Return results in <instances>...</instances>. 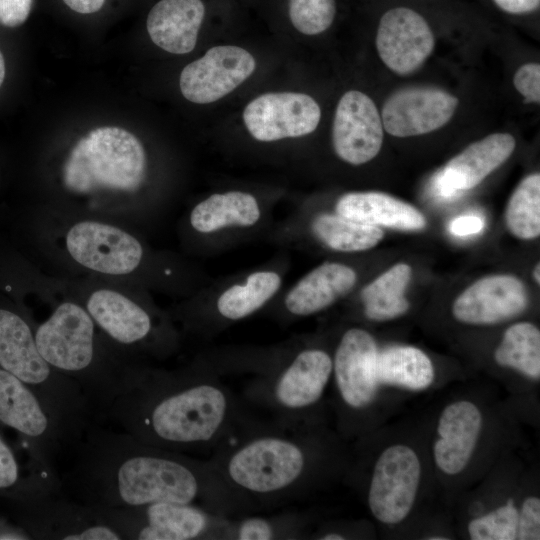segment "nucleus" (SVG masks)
I'll list each match as a JSON object with an SVG mask.
<instances>
[{
    "label": "nucleus",
    "mask_w": 540,
    "mask_h": 540,
    "mask_svg": "<svg viewBox=\"0 0 540 540\" xmlns=\"http://www.w3.org/2000/svg\"><path fill=\"white\" fill-rule=\"evenodd\" d=\"M60 491L85 505L117 508L187 503L236 518L257 513L210 459L146 444L124 431L91 425L72 448Z\"/></svg>",
    "instance_id": "nucleus-1"
},
{
    "label": "nucleus",
    "mask_w": 540,
    "mask_h": 540,
    "mask_svg": "<svg viewBox=\"0 0 540 540\" xmlns=\"http://www.w3.org/2000/svg\"><path fill=\"white\" fill-rule=\"evenodd\" d=\"M257 418L222 378L196 360L174 371L143 366L105 422L146 444L211 456Z\"/></svg>",
    "instance_id": "nucleus-2"
},
{
    "label": "nucleus",
    "mask_w": 540,
    "mask_h": 540,
    "mask_svg": "<svg viewBox=\"0 0 540 540\" xmlns=\"http://www.w3.org/2000/svg\"><path fill=\"white\" fill-rule=\"evenodd\" d=\"M312 426L284 427L257 418L208 458L257 511L296 501L317 468Z\"/></svg>",
    "instance_id": "nucleus-3"
},
{
    "label": "nucleus",
    "mask_w": 540,
    "mask_h": 540,
    "mask_svg": "<svg viewBox=\"0 0 540 540\" xmlns=\"http://www.w3.org/2000/svg\"><path fill=\"white\" fill-rule=\"evenodd\" d=\"M98 330L83 305L65 301L36 328L34 337L42 358L79 387L95 422L102 424L145 364Z\"/></svg>",
    "instance_id": "nucleus-4"
},
{
    "label": "nucleus",
    "mask_w": 540,
    "mask_h": 540,
    "mask_svg": "<svg viewBox=\"0 0 540 540\" xmlns=\"http://www.w3.org/2000/svg\"><path fill=\"white\" fill-rule=\"evenodd\" d=\"M201 361L219 377L249 376L240 398L264 420L284 427L312 426L309 412L320 403L333 371V358L317 347Z\"/></svg>",
    "instance_id": "nucleus-5"
},
{
    "label": "nucleus",
    "mask_w": 540,
    "mask_h": 540,
    "mask_svg": "<svg viewBox=\"0 0 540 540\" xmlns=\"http://www.w3.org/2000/svg\"><path fill=\"white\" fill-rule=\"evenodd\" d=\"M146 155L140 141L120 127H99L80 139L63 166V183L75 194L133 192L143 182Z\"/></svg>",
    "instance_id": "nucleus-6"
},
{
    "label": "nucleus",
    "mask_w": 540,
    "mask_h": 540,
    "mask_svg": "<svg viewBox=\"0 0 540 540\" xmlns=\"http://www.w3.org/2000/svg\"><path fill=\"white\" fill-rule=\"evenodd\" d=\"M102 510L122 540L228 539L232 521V517L187 503L161 502Z\"/></svg>",
    "instance_id": "nucleus-7"
},
{
    "label": "nucleus",
    "mask_w": 540,
    "mask_h": 540,
    "mask_svg": "<svg viewBox=\"0 0 540 540\" xmlns=\"http://www.w3.org/2000/svg\"><path fill=\"white\" fill-rule=\"evenodd\" d=\"M22 528L39 540H122L101 507L77 502L59 492L23 499Z\"/></svg>",
    "instance_id": "nucleus-8"
},
{
    "label": "nucleus",
    "mask_w": 540,
    "mask_h": 540,
    "mask_svg": "<svg viewBox=\"0 0 540 540\" xmlns=\"http://www.w3.org/2000/svg\"><path fill=\"white\" fill-rule=\"evenodd\" d=\"M98 329L127 352L148 349L167 352L173 335L154 321L152 315L128 296L112 290L93 291L83 305Z\"/></svg>",
    "instance_id": "nucleus-9"
},
{
    "label": "nucleus",
    "mask_w": 540,
    "mask_h": 540,
    "mask_svg": "<svg viewBox=\"0 0 540 540\" xmlns=\"http://www.w3.org/2000/svg\"><path fill=\"white\" fill-rule=\"evenodd\" d=\"M421 477L415 451L402 444L385 449L375 462L369 488L368 506L381 523L397 524L410 513Z\"/></svg>",
    "instance_id": "nucleus-10"
},
{
    "label": "nucleus",
    "mask_w": 540,
    "mask_h": 540,
    "mask_svg": "<svg viewBox=\"0 0 540 540\" xmlns=\"http://www.w3.org/2000/svg\"><path fill=\"white\" fill-rule=\"evenodd\" d=\"M71 258L82 267L105 275H126L141 263L143 248L127 231L103 222L84 220L65 236Z\"/></svg>",
    "instance_id": "nucleus-11"
},
{
    "label": "nucleus",
    "mask_w": 540,
    "mask_h": 540,
    "mask_svg": "<svg viewBox=\"0 0 540 540\" xmlns=\"http://www.w3.org/2000/svg\"><path fill=\"white\" fill-rule=\"evenodd\" d=\"M321 109L309 95L296 92L265 93L250 101L243 121L253 138L271 142L312 133Z\"/></svg>",
    "instance_id": "nucleus-12"
},
{
    "label": "nucleus",
    "mask_w": 540,
    "mask_h": 540,
    "mask_svg": "<svg viewBox=\"0 0 540 540\" xmlns=\"http://www.w3.org/2000/svg\"><path fill=\"white\" fill-rule=\"evenodd\" d=\"M255 58L234 45L210 48L180 74L182 95L196 104H209L226 96L254 72Z\"/></svg>",
    "instance_id": "nucleus-13"
},
{
    "label": "nucleus",
    "mask_w": 540,
    "mask_h": 540,
    "mask_svg": "<svg viewBox=\"0 0 540 540\" xmlns=\"http://www.w3.org/2000/svg\"><path fill=\"white\" fill-rule=\"evenodd\" d=\"M375 43L380 59L391 71L408 75L432 54L435 39L421 14L407 7H395L380 18Z\"/></svg>",
    "instance_id": "nucleus-14"
},
{
    "label": "nucleus",
    "mask_w": 540,
    "mask_h": 540,
    "mask_svg": "<svg viewBox=\"0 0 540 540\" xmlns=\"http://www.w3.org/2000/svg\"><path fill=\"white\" fill-rule=\"evenodd\" d=\"M458 106V98L435 87L400 89L385 101L383 128L395 137H412L433 132L446 125Z\"/></svg>",
    "instance_id": "nucleus-15"
},
{
    "label": "nucleus",
    "mask_w": 540,
    "mask_h": 540,
    "mask_svg": "<svg viewBox=\"0 0 540 540\" xmlns=\"http://www.w3.org/2000/svg\"><path fill=\"white\" fill-rule=\"evenodd\" d=\"M332 143L337 156L352 165L377 156L383 143V124L368 95L357 90L342 95L334 115Z\"/></svg>",
    "instance_id": "nucleus-16"
},
{
    "label": "nucleus",
    "mask_w": 540,
    "mask_h": 540,
    "mask_svg": "<svg viewBox=\"0 0 540 540\" xmlns=\"http://www.w3.org/2000/svg\"><path fill=\"white\" fill-rule=\"evenodd\" d=\"M378 351L373 336L362 328H350L341 336L332 374L346 408L358 411L373 402L379 388L375 373Z\"/></svg>",
    "instance_id": "nucleus-17"
},
{
    "label": "nucleus",
    "mask_w": 540,
    "mask_h": 540,
    "mask_svg": "<svg viewBox=\"0 0 540 540\" xmlns=\"http://www.w3.org/2000/svg\"><path fill=\"white\" fill-rule=\"evenodd\" d=\"M527 304L522 281L512 275L497 274L483 277L465 289L454 301L452 313L459 322L487 325L517 316Z\"/></svg>",
    "instance_id": "nucleus-18"
},
{
    "label": "nucleus",
    "mask_w": 540,
    "mask_h": 540,
    "mask_svg": "<svg viewBox=\"0 0 540 540\" xmlns=\"http://www.w3.org/2000/svg\"><path fill=\"white\" fill-rule=\"evenodd\" d=\"M481 428L482 415L474 403L460 400L446 406L433 448L436 466L447 475L460 473L474 452Z\"/></svg>",
    "instance_id": "nucleus-19"
},
{
    "label": "nucleus",
    "mask_w": 540,
    "mask_h": 540,
    "mask_svg": "<svg viewBox=\"0 0 540 540\" xmlns=\"http://www.w3.org/2000/svg\"><path fill=\"white\" fill-rule=\"evenodd\" d=\"M356 280L351 267L337 262L322 263L289 290L284 299L285 310L293 317L318 313L346 295Z\"/></svg>",
    "instance_id": "nucleus-20"
},
{
    "label": "nucleus",
    "mask_w": 540,
    "mask_h": 540,
    "mask_svg": "<svg viewBox=\"0 0 540 540\" xmlns=\"http://www.w3.org/2000/svg\"><path fill=\"white\" fill-rule=\"evenodd\" d=\"M205 14L201 0H161L150 10L147 31L161 49L173 54L191 52Z\"/></svg>",
    "instance_id": "nucleus-21"
},
{
    "label": "nucleus",
    "mask_w": 540,
    "mask_h": 540,
    "mask_svg": "<svg viewBox=\"0 0 540 540\" xmlns=\"http://www.w3.org/2000/svg\"><path fill=\"white\" fill-rule=\"evenodd\" d=\"M515 145L511 134H490L453 157L438 175L459 193L470 190L501 166L511 156Z\"/></svg>",
    "instance_id": "nucleus-22"
},
{
    "label": "nucleus",
    "mask_w": 540,
    "mask_h": 540,
    "mask_svg": "<svg viewBox=\"0 0 540 540\" xmlns=\"http://www.w3.org/2000/svg\"><path fill=\"white\" fill-rule=\"evenodd\" d=\"M337 214L373 226L403 231L425 228L424 215L413 205L382 192H350L336 203Z\"/></svg>",
    "instance_id": "nucleus-23"
},
{
    "label": "nucleus",
    "mask_w": 540,
    "mask_h": 540,
    "mask_svg": "<svg viewBox=\"0 0 540 540\" xmlns=\"http://www.w3.org/2000/svg\"><path fill=\"white\" fill-rule=\"evenodd\" d=\"M260 217L259 203L252 194L228 191L199 202L191 211L190 224L197 232L210 234L228 227H251Z\"/></svg>",
    "instance_id": "nucleus-24"
},
{
    "label": "nucleus",
    "mask_w": 540,
    "mask_h": 540,
    "mask_svg": "<svg viewBox=\"0 0 540 540\" xmlns=\"http://www.w3.org/2000/svg\"><path fill=\"white\" fill-rule=\"evenodd\" d=\"M378 385H394L410 390H424L434 380L430 358L412 346H392L378 351L375 366Z\"/></svg>",
    "instance_id": "nucleus-25"
},
{
    "label": "nucleus",
    "mask_w": 540,
    "mask_h": 540,
    "mask_svg": "<svg viewBox=\"0 0 540 540\" xmlns=\"http://www.w3.org/2000/svg\"><path fill=\"white\" fill-rule=\"evenodd\" d=\"M282 278L270 270L256 271L242 282L227 288L215 303L219 321L235 322L261 309L280 289Z\"/></svg>",
    "instance_id": "nucleus-26"
},
{
    "label": "nucleus",
    "mask_w": 540,
    "mask_h": 540,
    "mask_svg": "<svg viewBox=\"0 0 540 540\" xmlns=\"http://www.w3.org/2000/svg\"><path fill=\"white\" fill-rule=\"evenodd\" d=\"M412 275L411 267L398 263L366 285L361 292L365 316L386 321L407 312L409 302L404 293Z\"/></svg>",
    "instance_id": "nucleus-27"
},
{
    "label": "nucleus",
    "mask_w": 540,
    "mask_h": 540,
    "mask_svg": "<svg viewBox=\"0 0 540 540\" xmlns=\"http://www.w3.org/2000/svg\"><path fill=\"white\" fill-rule=\"evenodd\" d=\"M315 237L339 252H359L375 247L383 239L380 227L357 222L339 214H322L311 225Z\"/></svg>",
    "instance_id": "nucleus-28"
},
{
    "label": "nucleus",
    "mask_w": 540,
    "mask_h": 540,
    "mask_svg": "<svg viewBox=\"0 0 540 540\" xmlns=\"http://www.w3.org/2000/svg\"><path fill=\"white\" fill-rule=\"evenodd\" d=\"M494 358L497 364L517 370L523 375L540 377V331L532 323L519 322L504 333Z\"/></svg>",
    "instance_id": "nucleus-29"
},
{
    "label": "nucleus",
    "mask_w": 540,
    "mask_h": 540,
    "mask_svg": "<svg viewBox=\"0 0 540 540\" xmlns=\"http://www.w3.org/2000/svg\"><path fill=\"white\" fill-rule=\"evenodd\" d=\"M303 517L296 512L272 515L248 514L232 518L228 539L273 540L299 539L304 535Z\"/></svg>",
    "instance_id": "nucleus-30"
},
{
    "label": "nucleus",
    "mask_w": 540,
    "mask_h": 540,
    "mask_svg": "<svg viewBox=\"0 0 540 540\" xmlns=\"http://www.w3.org/2000/svg\"><path fill=\"white\" fill-rule=\"evenodd\" d=\"M509 231L519 239L530 240L540 234V175L525 177L514 190L506 207Z\"/></svg>",
    "instance_id": "nucleus-31"
},
{
    "label": "nucleus",
    "mask_w": 540,
    "mask_h": 540,
    "mask_svg": "<svg viewBox=\"0 0 540 540\" xmlns=\"http://www.w3.org/2000/svg\"><path fill=\"white\" fill-rule=\"evenodd\" d=\"M519 510L512 500L485 515L472 519L468 533L473 540H515L518 535Z\"/></svg>",
    "instance_id": "nucleus-32"
},
{
    "label": "nucleus",
    "mask_w": 540,
    "mask_h": 540,
    "mask_svg": "<svg viewBox=\"0 0 540 540\" xmlns=\"http://www.w3.org/2000/svg\"><path fill=\"white\" fill-rule=\"evenodd\" d=\"M335 0H289V17L294 28L305 35L326 31L335 18Z\"/></svg>",
    "instance_id": "nucleus-33"
},
{
    "label": "nucleus",
    "mask_w": 540,
    "mask_h": 540,
    "mask_svg": "<svg viewBox=\"0 0 540 540\" xmlns=\"http://www.w3.org/2000/svg\"><path fill=\"white\" fill-rule=\"evenodd\" d=\"M518 540L540 539V499L526 498L519 510Z\"/></svg>",
    "instance_id": "nucleus-34"
},
{
    "label": "nucleus",
    "mask_w": 540,
    "mask_h": 540,
    "mask_svg": "<svg viewBox=\"0 0 540 540\" xmlns=\"http://www.w3.org/2000/svg\"><path fill=\"white\" fill-rule=\"evenodd\" d=\"M513 84L526 102L538 104L540 102V65L526 63L520 66L514 74Z\"/></svg>",
    "instance_id": "nucleus-35"
},
{
    "label": "nucleus",
    "mask_w": 540,
    "mask_h": 540,
    "mask_svg": "<svg viewBox=\"0 0 540 540\" xmlns=\"http://www.w3.org/2000/svg\"><path fill=\"white\" fill-rule=\"evenodd\" d=\"M22 483L17 458L0 435V491L16 489Z\"/></svg>",
    "instance_id": "nucleus-36"
},
{
    "label": "nucleus",
    "mask_w": 540,
    "mask_h": 540,
    "mask_svg": "<svg viewBox=\"0 0 540 540\" xmlns=\"http://www.w3.org/2000/svg\"><path fill=\"white\" fill-rule=\"evenodd\" d=\"M32 0H0V23L7 27L23 24L29 16Z\"/></svg>",
    "instance_id": "nucleus-37"
},
{
    "label": "nucleus",
    "mask_w": 540,
    "mask_h": 540,
    "mask_svg": "<svg viewBox=\"0 0 540 540\" xmlns=\"http://www.w3.org/2000/svg\"><path fill=\"white\" fill-rule=\"evenodd\" d=\"M484 227V220L479 215H461L449 224V231L454 236L464 237L479 233Z\"/></svg>",
    "instance_id": "nucleus-38"
},
{
    "label": "nucleus",
    "mask_w": 540,
    "mask_h": 540,
    "mask_svg": "<svg viewBox=\"0 0 540 540\" xmlns=\"http://www.w3.org/2000/svg\"><path fill=\"white\" fill-rule=\"evenodd\" d=\"M493 2L502 11L514 15L534 12L540 6V0H493Z\"/></svg>",
    "instance_id": "nucleus-39"
},
{
    "label": "nucleus",
    "mask_w": 540,
    "mask_h": 540,
    "mask_svg": "<svg viewBox=\"0 0 540 540\" xmlns=\"http://www.w3.org/2000/svg\"><path fill=\"white\" fill-rule=\"evenodd\" d=\"M73 11L82 14L94 13L100 10L105 0H63Z\"/></svg>",
    "instance_id": "nucleus-40"
},
{
    "label": "nucleus",
    "mask_w": 540,
    "mask_h": 540,
    "mask_svg": "<svg viewBox=\"0 0 540 540\" xmlns=\"http://www.w3.org/2000/svg\"><path fill=\"white\" fill-rule=\"evenodd\" d=\"M5 78V62L4 57L0 51V87L4 81Z\"/></svg>",
    "instance_id": "nucleus-41"
},
{
    "label": "nucleus",
    "mask_w": 540,
    "mask_h": 540,
    "mask_svg": "<svg viewBox=\"0 0 540 540\" xmlns=\"http://www.w3.org/2000/svg\"><path fill=\"white\" fill-rule=\"evenodd\" d=\"M540 268H539V263L536 265L534 271H533V276H534V279L535 281L539 284L540 282Z\"/></svg>",
    "instance_id": "nucleus-42"
}]
</instances>
